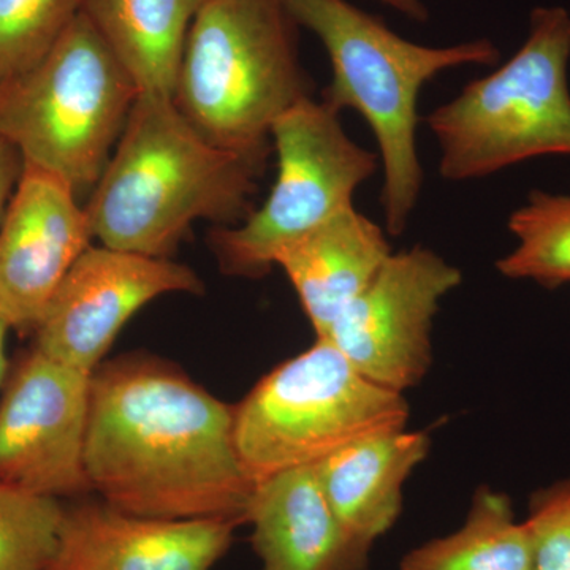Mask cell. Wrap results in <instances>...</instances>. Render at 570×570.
Masks as SVG:
<instances>
[{
    "mask_svg": "<svg viewBox=\"0 0 570 570\" xmlns=\"http://www.w3.org/2000/svg\"><path fill=\"white\" fill-rule=\"evenodd\" d=\"M22 157L9 141L0 138V223L6 214L7 202H10L22 174Z\"/></svg>",
    "mask_w": 570,
    "mask_h": 570,
    "instance_id": "obj_23",
    "label": "cell"
},
{
    "mask_svg": "<svg viewBox=\"0 0 570 570\" xmlns=\"http://www.w3.org/2000/svg\"><path fill=\"white\" fill-rule=\"evenodd\" d=\"M178 292H204V283L189 266L170 258L88 247L45 307L33 330V347L92 374L137 311L157 296Z\"/></svg>",
    "mask_w": 570,
    "mask_h": 570,
    "instance_id": "obj_11",
    "label": "cell"
},
{
    "mask_svg": "<svg viewBox=\"0 0 570 570\" xmlns=\"http://www.w3.org/2000/svg\"><path fill=\"white\" fill-rule=\"evenodd\" d=\"M461 281L456 266L426 247L393 253L318 340L330 341L374 384L404 393L430 370L439 303Z\"/></svg>",
    "mask_w": 570,
    "mask_h": 570,
    "instance_id": "obj_9",
    "label": "cell"
},
{
    "mask_svg": "<svg viewBox=\"0 0 570 570\" xmlns=\"http://www.w3.org/2000/svg\"><path fill=\"white\" fill-rule=\"evenodd\" d=\"M81 9L82 0H0V82L37 66Z\"/></svg>",
    "mask_w": 570,
    "mask_h": 570,
    "instance_id": "obj_21",
    "label": "cell"
},
{
    "mask_svg": "<svg viewBox=\"0 0 570 570\" xmlns=\"http://www.w3.org/2000/svg\"><path fill=\"white\" fill-rule=\"evenodd\" d=\"M205 0H82L81 13L129 71L138 91L174 99L179 66Z\"/></svg>",
    "mask_w": 570,
    "mask_h": 570,
    "instance_id": "obj_17",
    "label": "cell"
},
{
    "mask_svg": "<svg viewBox=\"0 0 570 570\" xmlns=\"http://www.w3.org/2000/svg\"><path fill=\"white\" fill-rule=\"evenodd\" d=\"M400 570H532L530 531L508 494L480 487L463 527L412 550Z\"/></svg>",
    "mask_w": 570,
    "mask_h": 570,
    "instance_id": "obj_18",
    "label": "cell"
},
{
    "mask_svg": "<svg viewBox=\"0 0 570 570\" xmlns=\"http://www.w3.org/2000/svg\"><path fill=\"white\" fill-rule=\"evenodd\" d=\"M62 515L58 498L0 482V570H48Z\"/></svg>",
    "mask_w": 570,
    "mask_h": 570,
    "instance_id": "obj_20",
    "label": "cell"
},
{
    "mask_svg": "<svg viewBox=\"0 0 570 570\" xmlns=\"http://www.w3.org/2000/svg\"><path fill=\"white\" fill-rule=\"evenodd\" d=\"M94 239L69 183L24 164L0 223V317L36 330L63 277Z\"/></svg>",
    "mask_w": 570,
    "mask_h": 570,
    "instance_id": "obj_12",
    "label": "cell"
},
{
    "mask_svg": "<svg viewBox=\"0 0 570 570\" xmlns=\"http://www.w3.org/2000/svg\"><path fill=\"white\" fill-rule=\"evenodd\" d=\"M277 175L265 204L238 227L217 228L213 245L225 272L264 276L281 250L354 205L376 174L377 154L348 137L340 111L313 97L299 100L272 127Z\"/></svg>",
    "mask_w": 570,
    "mask_h": 570,
    "instance_id": "obj_8",
    "label": "cell"
},
{
    "mask_svg": "<svg viewBox=\"0 0 570 570\" xmlns=\"http://www.w3.org/2000/svg\"><path fill=\"white\" fill-rule=\"evenodd\" d=\"M392 254L384 228L351 205L284 247L275 265L294 285L316 336L324 337Z\"/></svg>",
    "mask_w": 570,
    "mask_h": 570,
    "instance_id": "obj_15",
    "label": "cell"
},
{
    "mask_svg": "<svg viewBox=\"0 0 570 570\" xmlns=\"http://www.w3.org/2000/svg\"><path fill=\"white\" fill-rule=\"evenodd\" d=\"M236 521L134 515L108 502L63 508L48 570H212L230 549Z\"/></svg>",
    "mask_w": 570,
    "mask_h": 570,
    "instance_id": "obj_13",
    "label": "cell"
},
{
    "mask_svg": "<svg viewBox=\"0 0 570 570\" xmlns=\"http://www.w3.org/2000/svg\"><path fill=\"white\" fill-rule=\"evenodd\" d=\"M428 450L425 433L401 428L360 439L314 464L343 534L348 570H366L374 542L395 524L404 483Z\"/></svg>",
    "mask_w": 570,
    "mask_h": 570,
    "instance_id": "obj_14",
    "label": "cell"
},
{
    "mask_svg": "<svg viewBox=\"0 0 570 570\" xmlns=\"http://www.w3.org/2000/svg\"><path fill=\"white\" fill-rule=\"evenodd\" d=\"M265 164L206 141L171 97L140 92L85 205L92 236L121 253L168 258L195 220H245Z\"/></svg>",
    "mask_w": 570,
    "mask_h": 570,
    "instance_id": "obj_2",
    "label": "cell"
},
{
    "mask_svg": "<svg viewBox=\"0 0 570 570\" xmlns=\"http://www.w3.org/2000/svg\"><path fill=\"white\" fill-rule=\"evenodd\" d=\"M509 230L517 246L497 264L502 276L549 288L570 283L569 195L532 190L510 216Z\"/></svg>",
    "mask_w": 570,
    "mask_h": 570,
    "instance_id": "obj_19",
    "label": "cell"
},
{
    "mask_svg": "<svg viewBox=\"0 0 570 570\" xmlns=\"http://www.w3.org/2000/svg\"><path fill=\"white\" fill-rule=\"evenodd\" d=\"M9 325L6 324L2 317H0V382L6 376L7 371V358H6V336L9 332Z\"/></svg>",
    "mask_w": 570,
    "mask_h": 570,
    "instance_id": "obj_25",
    "label": "cell"
},
{
    "mask_svg": "<svg viewBox=\"0 0 570 570\" xmlns=\"http://www.w3.org/2000/svg\"><path fill=\"white\" fill-rule=\"evenodd\" d=\"M235 407L153 358L97 367L85 468L91 490L151 519L247 521L255 483L235 445Z\"/></svg>",
    "mask_w": 570,
    "mask_h": 570,
    "instance_id": "obj_1",
    "label": "cell"
},
{
    "mask_svg": "<svg viewBox=\"0 0 570 570\" xmlns=\"http://www.w3.org/2000/svg\"><path fill=\"white\" fill-rule=\"evenodd\" d=\"M247 521L264 570H348L343 534L314 466L257 483Z\"/></svg>",
    "mask_w": 570,
    "mask_h": 570,
    "instance_id": "obj_16",
    "label": "cell"
},
{
    "mask_svg": "<svg viewBox=\"0 0 570 570\" xmlns=\"http://www.w3.org/2000/svg\"><path fill=\"white\" fill-rule=\"evenodd\" d=\"M284 0H205L195 17L174 102L206 141L268 157L272 127L311 97Z\"/></svg>",
    "mask_w": 570,
    "mask_h": 570,
    "instance_id": "obj_4",
    "label": "cell"
},
{
    "mask_svg": "<svg viewBox=\"0 0 570 570\" xmlns=\"http://www.w3.org/2000/svg\"><path fill=\"white\" fill-rule=\"evenodd\" d=\"M524 523L532 570H570V478L532 493Z\"/></svg>",
    "mask_w": 570,
    "mask_h": 570,
    "instance_id": "obj_22",
    "label": "cell"
},
{
    "mask_svg": "<svg viewBox=\"0 0 570 570\" xmlns=\"http://www.w3.org/2000/svg\"><path fill=\"white\" fill-rule=\"evenodd\" d=\"M91 377L36 347L18 363L0 400V482L58 499L91 490Z\"/></svg>",
    "mask_w": 570,
    "mask_h": 570,
    "instance_id": "obj_10",
    "label": "cell"
},
{
    "mask_svg": "<svg viewBox=\"0 0 570 570\" xmlns=\"http://www.w3.org/2000/svg\"><path fill=\"white\" fill-rule=\"evenodd\" d=\"M403 393L374 384L330 341L266 374L235 407V445L255 485L352 442L406 428Z\"/></svg>",
    "mask_w": 570,
    "mask_h": 570,
    "instance_id": "obj_7",
    "label": "cell"
},
{
    "mask_svg": "<svg viewBox=\"0 0 570 570\" xmlns=\"http://www.w3.org/2000/svg\"><path fill=\"white\" fill-rule=\"evenodd\" d=\"M137 85L80 13L32 69L0 82V138L22 164L92 190L137 100Z\"/></svg>",
    "mask_w": 570,
    "mask_h": 570,
    "instance_id": "obj_6",
    "label": "cell"
},
{
    "mask_svg": "<svg viewBox=\"0 0 570 570\" xmlns=\"http://www.w3.org/2000/svg\"><path fill=\"white\" fill-rule=\"evenodd\" d=\"M570 13L535 7L519 51L426 118L449 181L485 178L540 156H570Z\"/></svg>",
    "mask_w": 570,
    "mask_h": 570,
    "instance_id": "obj_5",
    "label": "cell"
},
{
    "mask_svg": "<svg viewBox=\"0 0 570 570\" xmlns=\"http://www.w3.org/2000/svg\"><path fill=\"white\" fill-rule=\"evenodd\" d=\"M377 2L392 7V9L414 21L425 22L430 18V11H428L423 0H377Z\"/></svg>",
    "mask_w": 570,
    "mask_h": 570,
    "instance_id": "obj_24",
    "label": "cell"
},
{
    "mask_svg": "<svg viewBox=\"0 0 570 570\" xmlns=\"http://www.w3.org/2000/svg\"><path fill=\"white\" fill-rule=\"evenodd\" d=\"M296 24L324 45L332 82L324 102L355 110L373 130L384 171L382 208L390 235L403 234L420 200L423 168L417 149L419 99L441 71L494 66L501 58L487 39L433 48L412 43L347 0H284Z\"/></svg>",
    "mask_w": 570,
    "mask_h": 570,
    "instance_id": "obj_3",
    "label": "cell"
}]
</instances>
